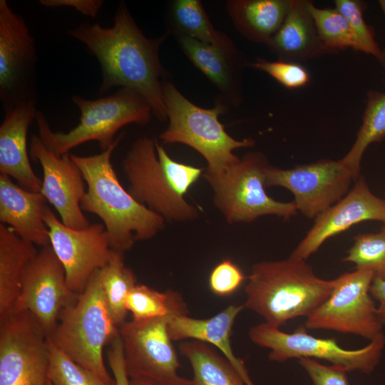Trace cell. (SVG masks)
<instances>
[{
	"mask_svg": "<svg viewBox=\"0 0 385 385\" xmlns=\"http://www.w3.org/2000/svg\"><path fill=\"white\" fill-rule=\"evenodd\" d=\"M247 279L245 307L277 328L294 318L309 317L334 285V279L317 277L306 260L291 256L255 263Z\"/></svg>",
	"mask_w": 385,
	"mask_h": 385,
	"instance_id": "3957f363",
	"label": "cell"
},
{
	"mask_svg": "<svg viewBox=\"0 0 385 385\" xmlns=\"http://www.w3.org/2000/svg\"><path fill=\"white\" fill-rule=\"evenodd\" d=\"M125 307L135 321L188 314L187 304L178 292H159L145 284H137L130 291Z\"/></svg>",
	"mask_w": 385,
	"mask_h": 385,
	"instance_id": "f546056e",
	"label": "cell"
},
{
	"mask_svg": "<svg viewBox=\"0 0 385 385\" xmlns=\"http://www.w3.org/2000/svg\"><path fill=\"white\" fill-rule=\"evenodd\" d=\"M182 50L191 62L222 93L231 92V58L220 48L183 34L178 35Z\"/></svg>",
	"mask_w": 385,
	"mask_h": 385,
	"instance_id": "83f0119b",
	"label": "cell"
},
{
	"mask_svg": "<svg viewBox=\"0 0 385 385\" xmlns=\"http://www.w3.org/2000/svg\"><path fill=\"white\" fill-rule=\"evenodd\" d=\"M107 359L116 385H130V379L125 370L123 346L120 335L117 336L109 344Z\"/></svg>",
	"mask_w": 385,
	"mask_h": 385,
	"instance_id": "74e56055",
	"label": "cell"
},
{
	"mask_svg": "<svg viewBox=\"0 0 385 385\" xmlns=\"http://www.w3.org/2000/svg\"><path fill=\"white\" fill-rule=\"evenodd\" d=\"M163 92L169 124L160 138L165 144L182 143L198 152L207 163L204 174L222 173L240 160L234 150L254 145L253 139L238 140L226 132L219 120V115L225 111L224 105L202 108L189 101L166 79Z\"/></svg>",
	"mask_w": 385,
	"mask_h": 385,
	"instance_id": "52a82bcc",
	"label": "cell"
},
{
	"mask_svg": "<svg viewBox=\"0 0 385 385\" xmlns=\"http://www.w3.org/2000/svg\"><path fill=\"white\" fill-rule=\"evenodd\" d=\"M35 101L21 103L6 111L0 126V173L18 181L20 186L41 192L42 180L30 164L27 133L36 119Z\"/></svg>",
	"mask_w": 385,
	"mask_h": 385,
	"instance_id": "d6986e66",
	"label": "cell"
},
{
	"mask_svg": "<svg viewBox=\"0 0 385 385\" xmlns=\"http://www.w3.org/2000/svg\"><path fill=\"white\" fill-rule=\"evenodd\" d=\"M354 263L356 269L371 270L374 277L385 281V226L375 233H361L342 260Z\"/></svg>",
	"mask_w": 385,
	"mask_h": 385,
	"instance_id": "1f68e13d",
	"label": "cell"
},
{
	"mask_svg": "<svg viewBox=\"0 0 385 385\" xmlns=\"http://www.w3.org/2000/svg\"><path fill=\"white\" fill-rule=\"evenodd\" d=\"M356 180L341 159L322 160L289 169L268 165L265 171V186L289 190L297 211L310 219L344 197Z\"/></svg>",
	"mask_w": 385,
	"mask_h": 385,
	"instance_id": "4fadbf2b",
	"label": "cell"
},
{
	"mask_svg": "<svg viewBox=\"0 0 385 385\" xmlns=\"http://www.w3.org/2000/svg\"><path fill=\"white\" fill-rule=\"evenodd\" d=\"M335 9L345 18L360 46L361 52L378 58L381 49L374 38L371 26L364 18L365 3L358 0H335Z\"/></svg>",
	"mask_w": 385,
	"mask_h": 385,
	"instance_id": "836d02e7",
	"label": "cell"
},
{
	"mask_svg": "<svg viewBox=\"0 0 385 385\" xmlns=\"http://www.w3.org/2000/svg\"><path fill=\"white\" fill-rule=\"evenodd\" d=\"M78 295L69 289L64 268L51 246H45L31 263L11 312L29 311L49 337L62 310Z\"/></svg>",
	"mask_w": 385,
	"mask_h": 385,
	"instance_id": "2e32d148",
	"label": "cell"
},
{
	"mask_svg": "<svg viewBox=\"0 0 385 385\" xmlns=\"http://www.w3.org/2000/svg\"><path fill=\"white\" fill-rule=\"evenodd\" d=\"M180 354L193 371L191 385H246L234 366L212 346L197 340L182 341Z\"/></svg>",
	"mask_w": 385,
	"mask_h": 385,
	"instance_id": "d4e9b609",
	"label": "cell"
},
{
	"mask_svg": "<svg viewBox=\"0 0 385 385\" xmlns=\"http://www.w3.org/2000/svg\"><path fill=\"white\" fill-rule=\"evenodd\" d=\"M122 170L130 194L165 220L187 222L198 217V209L185 195L202 168L173 160L156 140L143 136L133 141L122 161Z\"/></svg>",
	"mask_w": 385,
	"mask_h": 385,
	"instance_id": "277c9868",
	"label": "cell"
},
{
	"mask_svg": "<svg viewBox=\"0 0 385 385\" xmlns=\"http://www.w3.org/2000/svg\"><path fill=\"white\" fill-rule=\"evenodd\" d=\"M291 0H232L227 10L238 31L251 41L267 44L282 26Z\"/></svg>",
	"mask_w": 385,
	"mask_h": 385,
	"instance_id": "cb8c5ba5",
	"label": "cell"
},
{
	"mask_svg": "<svg viewBox=\"0 0 385 385\" xmlns=\"http://www.w3.org/2000/svg\"><path fill=\"white\" fill-rule=\"evenodd\" d=\"M307 0H291L287 16L266 44L279 60L301 63L335 53L321 41Z\"/></svg>",
	"mask_w": 385,
	"mask_h": 385,
	"instance_id": "7402d4cb",
	"label": "cell"
},
{
	"mask_svg": "<svg viewBox=\"0 0 385 385\" xmlns=\"http://www.w3.org/2000/svg\"><path fill=\"white\" fill-rule=\"evenodd\" d=\"M130 385H155L146 381L135 379H130Z\"/></svg>",
	"mask_w": 385,
	"mask_h": 385,
	"instance_id": "b9f144b4",
	"label": "cell"
},
{
	"mask_svg": "<svg viewBox=\"0 0 385 385\" xmlns=\"http://www.w3.org/2000/svg\"><path fill=\"white\" fill-rule=\"evenodd\" d=\"M29 153L31 159L39 162L42 167L41 193L54 207L61 221L73 229L88 227L91 224L81 207L86 183L70 153L55 155L38 135H33Z\"/></svg>",
	"mask_w": 385,
	"mask_h": 385,
	"instance_id": "e0dca14e",
	"label": "cell"
},
{
	"mask_svg": "<svg viewBox=\"0 0 385 385\" xmlns=\"http://www.w3.org/2000/svg\"><path fill=\"white\" fill-rule=\"evenodd\" d=\"M369 220L385 222V200L374 195L366 180L359 177L344 197L314 219L290 256L306 260L329 238Z\"/></svg>",
	"mask_w": 385,
	"mask_h": 385,
	"instance_id": "ac0fdd59",
	"label": "cell"
},
{
	"mask_svg": "<svg viewBox=\"0 0 385 385\" xmlns=\"http://www.w3.org/2000/svg\"><path fill=\"white\" fill-rule=\"evenodd\" d=\"M168 317L126 321L119 328L130 379L155 385H191L178 373L180 363L168 332Z\"/></svg>",
	"mask_w": 385,
	"mask_h": 385,
	"instance_id": "8fae6325",
	"label": "cell"
},
{
	"mask_svg": "<svg viewBox=\"0 0 385 385\" xmlns=\"http://www.w3.org/2000/svg\"><path fill=\"white\" fill-rule=\"evenodd\" d=\"M245 279L242 270L232 260L225 259L212 270L208 284L210 291L215 295L227 297L237 290Z\"/></svg>",
	"mask_w": 385,
	"mask_h": 385,
	"instance_id": "d590c367",
	"label": "cell"
},
{
	"mask_svg": "<svg viewBox=\"0 0 385 385\" xmlns=\"http://www.w3.org/2000/svg\"><path fill=\"white\" fill-rule=\"evenodd\" d=\"M299 364L308 374L312 385H350L347 371L339 366L323 365L309 358L299 359Z\"/></svg>",
	"mask_w": 385,
	"mask_h": 385,
	"instance_id": "8d00e7d4",
	"label": "cell"
},
{
	"mask_svg": "<svg viewBox=\"0 0 385 385\" xmlns=\"http://www.w3.org/2000/svg\"><path fill=\"white\" fill-rule=\"evenodd\" d=\"M43 220L48 230L50 245L61 262L69 289L80 294L93 274L108 261L112 249L103 224L81 230L65 225L48 207Z\"/></svg>",
	"mask_w": 385,
	"mask_h": 385,
	"instance_id": "9a60e30c",
	"label": "cell"
},
{
	"mask_svg": "<svg viewBox=\"0 0 385 385\" xmlns=\"http://www.w3.org/2000/svg\"><path fill=\"white\" fill-rule=\"evenodd\" d=\"M123 135H119L101 153L70 155L80 168L87 185L81 202L82 210L101 218L111 249L124 253L135 242L155 237L163 230L165 220L138 202L120 183L111 156Z\"/></svg>",
	"mask_w": 385,
	"mask_h": 385,
	"instance_id": "7a4b0ae2",
	"label": "cell"
},
{
	"mask_svg": "<svg viewBox=\"0 0 385 385\" xmlns=\"http://www.w3.org/2000/svg\"><path fill=\"white\" fill-rule=\"evenodd\" d=\"M308 8L323 43L335 53L340 50L360 51V46L345 18L334 9L317 7L309 1Z\"/></svg>",
	"mask_w": 385,
	"mask_h": 385,
	"instance_id": "4dcf8cb0",
	"label": "cell"
},
{
	"mask_svg": "<svg viewBox=\"0 0 385 385\" xmlns=\"http://www.w3.org/2000/svg\"><path fill=\"white\" fill-rule=\"evenodd\" d=\"M372 297L379 302L377 316L379 322L385 325V281L374 277L370 287Z\"/></svg>",
	"mask_w": 385,
	"mask_h": 385,
	"instance_id": "ab89813d",
	"label": "cell"
},
{
	"mask_svg": "<svg viewBox=\"0 0 385 385\" xmlns=\"http://www.w3.org/2000/svg\"><path fill=\"white\" fill-rule=\"evenodd\" d=\"M47 200L41 192H34L0 175V222L8 225L20 237L34 245H50L43 220Z\"/></svg>",
	"mask_w": 385,
	"mask_h": 385,
	"instance_id": "ffe728a7",
	"label": "cell"
},
{
	"mask_svg": "<svg viewBox=\"0 0 385 385\" xmlns=\"http://www.w3.org/2000/svg\"><path fill=\"white\" fill-rule=\"evenodd\" d=\"M48 336L27 310L0 322V385H47Z\"/></svg>",
	"mask_w": 385,
	"mask_h": 385,
	"instance_id": "7c38bea8",
	"label": "cell"
},
{
	"mask_svg": "<svg viewBox=\"0 0 385 385\" xmlns=\"http://www.w3.org/2000/svg\"><path fill=\"white\" fill-rule=\"evenodd\" d=\"M81 112L80 122L67 133L53 132L45 115L37 111L38 137L44 145L58 156L88 141H97L102 150L115 141L120 128L135 123L143 125L151 120L153 112L148 101L136 91L121 88L114 93L96 100L79 96L72 98Z\"/></svg>",
	"mask_w": 385,
	"mask_h": 385,
	"instance_id": "5b68a950",
	"label": "cell"
},
{
	"mask_svg": "<svg viewBox=\"0 0 385 385\" xmlns=\"http://www.w3.org/2000/svg\"><path fill=\"white\" fill-rule=\"evenodd\" d=\"M379 6L383 11L384 16L385 17V0H379Z\"/></svg>",
	"mask_w": 385,
	"mask_h": 385,
	"instance_id": "7bdbcfd3",
	"label": "cell"
},
{
	"mask_svg": "<svg viewBox=\"0 0 385 385\" xmlns=\"http://www.w3.org/2000/svg\"><path fill=\"white\" fill-rule=\"evenodd\" d=\"M101 287L115 325L126 322V297L137 284L133 271L125 265L124 253L112 249L108 262L98 271Z\"/></svg>",
	"mask_w": 385,
	"mask_h": 385,
	"instance_id": "484cf974",
	"label": "cell"
},
{
	"mask_svg": "<svg viewBox=\"0 0 385 385\" xmlns=\"http://www.w3.org/2000/svg\"><path fill=\"white\" fill-rule=\"evenodd\" d=\"M266 158L259 152L246 154L218 175L204 178L213 192L214 205L229 223L251 222L264 215L289 220L297 213L293 202L274 200L265 191Z\"/></svg>",
	"mask_w": 385,
	"mask_h": 385,
	"instance_id": "ba28073f",
	"label": "cell"
},
{
	"mask_svg": "<svg viewBox=\"0 0 385 385\" xmlns=\"http://www.w3.org/2000/svg\"><path fill=\"white\" fill-rule=\"evenodd\" d=\"M307 329L304 325H300L292 333H287L263 322L252 327L248 335L253 343L270 350L269 359L272 361L301 358L322 359L347 372L358 371L365 374L375 369L385 346L384 334L363 348L351 350L340 346L334 338H317Z\"/></svg>",
	"mask_w": 385,
	"mask_h": 385,
	"instance_id": "9c48e42d",
	"label": "cell"
},
{
	"mask_svg": "<svg viewBox=\"0 0 385 385\" xmlns=\"http://www.w3.org/2000/svg\"><path fill=\"white\" fill-rule=\"evenodd\" d=\"M356 138L346 155L341 159L359 178L361 161L367 147L385 138V93L370 90Z\"/></svg>",
	"mask_w": 385,
	"mask_h": 385,
	"instance_id": "4316f807",
	"label": "cell"
},
{
	"mask_svg": "<svg viewBox=\"0 0 385 385\" xmlns=\"http://www.w3.org/2000/svg\"><path fill=\"white\" fill-rule=\"evenodd\" d=\"M37 53L23 17L0 0V99L5 110L35 101L34 79Z\"/></svg>",
	"mask_w": 385,
	"mask_h": 385,
	"instance_id": "5bb4252c",
	"label": "cell"
},
{
	"mask_svg": "<svg viewBox=\"0 0 385 385\" xmlns=\"http://www.w3.org/2000/svg\"><path fill=\"white\" fill-rule=\"evenodd\" d=\"M48 379L53 385H116L108 383L94 373L74 362L58 349L48 337Z\"/></svg>",
	"mask_w": 385,
	"mask_h": 385,
	"instance_id": "d6a6232c",
	"label": "cell"
},
{
	"mask_svg": "<svg viewBox=\"0 0 385 385\" xmlns=\"http://www.w3.org/2000/svg\"><path fill=\"white\" fill-rule=\"evenodd\" d=\"M47 385H53L52 382L49 380L47 383Z\"/></svg>",
	"mask_w": 385,
	"mask_h": 385,
	"instance_id": "ee69618b",
	"label": "cell"
},
{
	"mask_svg": "<svg viewBox=\"0 0 385 385\" xmlns=\"http://www.w3.org/2000/svg\"><path fill=\"white\" fill-rule=\"evenodd\" d=\"M68 33L99 62L102 71L100 95L114 87L132 89L148 101L156 118L168 119L163 92L165 71L159 58L164 36L146 37L124 1L116 9L113 26L83 23Z\"/></svg>",
	"mask_w": 385,
	"mask_h": 385,
	"instance_id": "6da1fadb",
	"label": "cell"
},
{
	"mask_svg": "<svg viewBox=\"0 0 385 385\" xmlns=\"http://www.w3.org/2000/svg\"><path fill=\"white\" fill-rule=\"evenodd\" d=\"M38 253L34 244L0 224V322L11 312L27 270Z\"/></svg>",
	"mask_w": 385,
	"mask_h": 385,
	"instance_id": "603a6c76",
	"label": "cell"
},
{
	"mask_svg": "<svg viewBox=\"0 0 385 385\" xmlns=\"http://www.w3.org/2000/svg\"><path fill=\"white\" fill-rule=\"evenodd\" d=\"M245 308L244 304H231L207 319L188 314L170 315L168 332L173 341L197 340L217 347L240 374L246 385H255L244 362L235 355L230 341L236 317Z\"/></svg>",
	"mask_w": 385,
	"mask_h": 385,
	"instance_id": "44dd1931",
	"label": "cell"
},
{
	"mask_svg": "<svg viewBox=\"0 0 385 385\" xmlns=\"http://www.w3.org/2000/svg\"><path fill=\"white\" fill-rule=\"evenodd\" d=\"M374 278L367 269H356L335 278L330 295L307 317L304 327L351 334L370 342L383 334L370 293Z\"/></svg>",
	"mask_w": 385,
	"mask_h": 385,
	"instance_id": "30bf717a",
	"label": "cell"
},
{
	"mask_svg": "<svg viewBox=\"0 0 385 385\" xmlns=\"http://www.w3.org/2000/svg\"><path fill=\"white\" fill-rule=\"evenodd\" d=\"M381 67L385 70V48L381 49V52L379 58L376 59Z\"/></svg>",
	"mask_w": 385,
	"mask_h": 385,
	"instance_id": "60d3db41",
	"label": "cell"
},
{
	"mask_svg": "<svg viewBox=\"0 0 385 385\" xmlns=\"http://www.w3.org/2000/svg\"><path fill=\"white\" fill-rule=\"evenodd\" d=\"M98 271L76 301L62 310L54 331L48 337L74 362L113 383L115 379L106 368L103 353L105 346L119 335V331L106 299Z\"/></svg>",
	"mask_w": 385,
	"mask_h": 385,
	"instance_id": "8992f818",
	"label": "cell"
},
{
	"mask_svg": "<svg viewBox=\"0 0 385 385\" xmlns=\"http://www.w3.org/2000/svg\"><path fill=\"white\" fill-rule=\"evenodd\" d=\"M250 65L254 68L267 73L289 89L303 87L310 81L308 71L300 63L280 60L269 61L258 58Z\"/></svg>",
	"mask_w": 385,
	"mask_h": 385,
	"instance_id": "e575fe53",
	"label": "cell"
},
{
	"mask_svg": "<svg viewBox=\"0 0 385 385\" xmlns=\"http://www.w3.org/2000/svg\"><path fill=\"white\" fill-rule=\"evenodd\" d=\"M172 14L181 34L212 45L234 56L236 51L231 40L216 30L198 0H177L173 3Z\"/></svg>",
	"mask_w": 385,
	"mask_h": 385,
	"instance_id": "f1b7e54d",
	"label": "cell"
},
{
	"mask_svg": "<svg viewBox=\"0 0 385 385\" xmlns=\"http://www.w3.org/2000/svg\"><path fill=\"white\" fill-rule=\"evenodd\" d=\"M102 0H41L40 3L46 7H74L83 15L96 17L103 4Z\"/></svg>",
	"mask_w": 385,
	"mask_h": 385,
	"instance_id": "f35d334b",
	"label": "cell"
}]
</instances>
